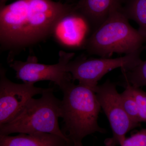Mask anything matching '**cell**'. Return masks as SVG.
<instances>
[{"instance_id":"1","label":"cell","mask_w":146,"mask_h":146,"mask_svg":"<svg viewBox=\"0 0 146 146\" xmlns=\"http://www.w3.org/2000/svg\"><path fill=\"white\" fill-rule=\"evenodd\" d=\"M74 4L52 0H17L0 7V43L15 52L44 41Z\"/></svg>"},{"instance_id":"2","label":"cell","mask_w":146,"mask_h":146,"mask_svg":"<svg viewBox=\"0 0 146 146\" xmlns=\"http://www.w3.org/2000/svg\"><path fill=\"white\" fill-rule=\"evenodd\" d=\"M61 117L65 136L73 146H83L84 138L96 132L105 133L106 130L98 124L101 107L94 90L90 87L72 81L61 89Z\"/></svg>"},{"instance_id":"3","label":"cell","mask_w":146,"mask_h":146,"mask_svg":"<svg viewBox=\"0 0 146 146\" xmlns=\"http://www.w3.org/2000/svg\"><path fill=\"white\" fill-rule=\"evenodd\" d=\"M146 39L131 26L121 9L115 11L90 35L84 48L89 54L110 58L144 49Z\"/></svg>"},{"instance_id":"4","label":"cell","mask_w":146,"mask_h":146,"mask_svg":"<svg viewBox=\"0 0 146 146\" xmlns=\"http://www.w3.org/2000/svg\"><path fill=\"white\" fill-rule=\"evenodd\" d=\"M54 91V89L50 88L40 98H31L13 119L0 125V135L48 133L60 136L70 144L59 127L61 100L55 96Z\"/></svg>"},{"instance_id":"5","label":"cell","mask_w":146,"mask_h":146,"mask_svg":"<svg viewBox=\"0 0 146 146\" xmlns=\"http://www.w3.org/2000/svg\"><path fill=\"white\" fill-rule=\"evenodd\" d=\"M143 50L114 58H86L80 56L70 61L66 65V70L70 74L73 81L78 80L79 84L94 91L98 82L110 71L118 68L127 71L138 65L142 61L140 56Z\"/></svg>"},{"instance_id":"6","label":"cell","mask_w":146,"mask_h":146,"mask_svg":"<svg viewBox=\"0 0 146 146\" xmlns=\"http://www.w3.org/2000/svg\"><path fill=\"white\" fill-rule=\"evenodd\" d=\"M94 91L112 129V137L105 140V145H120L126 138V134L138 126L131 120L126 113L116 84L108 80L101 85H98Z\"/></svg>"},{"instance_id":"7","label":"cell","mask_w":146,"mask_h":146,"mask_svg":"<svg viewBox=\"0 0 146 146\" xmlns=\"http://www.w3.org/2000/svg\"><path fill=\"white\" fill-rule=\"evenodd\" d=\"M74 55V53L60 51L58 63L53 65L39 63L36 57L29 56L25 61L13 60L9 66L16 72V78L25 83L48 80L54 82L60 89L67 82L73 81L66 67Z\"/></svg>"},{"instance_id":"8","label":"cell","mask_w":146,"mask_h":146,"mask_svg":"<svg viewBox=\"0 0 146 146\" xmlns=\"http://www.w3.org/2000/svg\"><path fill=\"white\" fill-rule=\"evenodd\" d=\"M6 70L0 68V125L9 122L21 112L36 95H42L50 89L36 87L34 84H17L10 81Z\"/></svg>"},{"instance_id":"9","label":"cell","mask_w":146,"mask_h":146,"mask_svg":"<svg viewBox=\"0 0 146 146\" xmlns=\"http://www.w3.org/2000/svg\"><path fill=\"white\" fill-rule=\"evenodd\" d=\"M92 29L85 18L74 9L61 20L54 35L64 44L73 48L84 47Z\"/></svg>"},{"instance_id":"10","label":"cell","mask_w":146,"mask_h":146,"mask_svg":"<svg viewBox=\"0 0 146 146\" xmlns=\"http://www.w3.org/2000/svg\"><path fill=\"white\" fill-rule=\"evenodd\" d=\"M126 0H79L74 9L89 23L93 32L112 12L119 10Z\"/></svg>"},{"instance_id":"11","label":"cell","mask_w":146,"mask_h":146,"mask_svg":"<svg viewBox=\"0 0 146 146\" xmlns=\"http://www.w3.org/2000/svg\"><path fill=\"white\" fill-rule=\"evenodd\" d=\"M65 139L50 133H20L16 136L0 135V146H66Z\"/></svg>"},{"instance_id":"12","label":"cell","mask_w":146,"mask_h":146,"mask_svg":"<svg viewBox=\"0 0 146 146\" xmlns=\"http://www.w3.org/2000/svg\"><path fill=\"white\" fill-rule=\"evenodd\" d=\"M121 11L129 20L137 23L138 32L146 39V0H126Z\"/></svg>"},{"instance_id":"13","label":"cell","mask_w":146,"mask_h":146,"mask_svg":"<svg viewBox=\"0 0 146 146\" xmlns=\"http://www.w3.org/2000/svg\"><path fill=\"white\" fill-rule=\"evenodd\" d=\"M125 83L140 88L146 86V60L129 70H122Z\"/></svg>"},{"instance_id":"14","label":"cell","mask_w":146,"mask_h":146,"mask_svg":"<svg viewBox=\"0 0 146 146\" xmlns=\"http://www.w3.org/2000/svg\"><path fill=\"white\" fill-rule=\"evenodd\" d=\"M125 85V90L120 94L123 107L131 120L139 126L140 121L137 103L128 84Z\"/></svg>"},{"instance_id":"15","label":"cell","mask_w":146,"mask_h":146,"mask_svg":"<svg viewBox=\"0 0 146 146\" xmlns=\"http://www.w3.org/2000/svg\"><path fill=\"white\" fill-rule=\"evenodd\" d=\"M128 84L137 103L140 122L146 123V92L140 88L131 86L129 84Z\"/></svg>"},{"instance_id":"16","label":"cell","mask_w":146,"mask_h":146,"mask_svg":"<svg viewBox=\"0 0 146 146\" xmlns=\"http://www.w3.org/2000/svg\"><path fill=\"white\" fill-rule=\"evenodd\" d=\"M120 146H146V128L125 138L121 143Z\"/></svg>"},{"instance_id":"17","label":"cell","mask_w":146,"mask_h":146,"mask_svg":"<svg viewBox=\"0 0 146 146\" xmlns=\"http://www.w3.org/2000/svg\"><path fill=\"white\" fill-rule=\"evenodd\" d=\"M8 1H9V0H0V7L5 5L6 3ZM68 1H72L73 0H68Z\"/></svg>"},{"instance_id":"18","label":"cell","mask_w":146,"mask_h":146,"mask_svg":"<svg viewBox=\"0 0 146 146\" xmlns=\"http://www.w3.org/2000/svg\"><path fill=\"white\" fill-rule=\"evenodd\" d=\"M73 146L72 145H70V144H67V146Z\"/></svg>"}]
</instances>
